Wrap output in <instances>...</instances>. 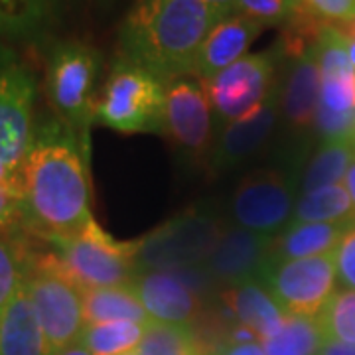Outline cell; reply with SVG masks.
Segmentation results:
<instances>
[{
	"label": "cell",
	"instance_id": "obj_1",
	"mask_svg": "<svg viewBox=\"0 0 355 355\" xmlns=\"http://www.w3.org/2000/svg\"><path fill=\"white\" fill-rule=\"evenodd\" d=\"M225 16L202 0H137L121 26L119 55L168 85L191 76L203 40Z\"/></svg>",
	"mask_w": 355,
	"mask_h": 355
},
{
	"label": "cell",
	"instance_id": "obj_2",
	"mask_svg": "<svg viewBox=\"0 0 355 355\" xmlns=\"http://www.w3.org/2000/svg\"><path fill=\"white\" fill-rule=\"evenodd\" d=\"M20 174L26 223L36 235L69 237L93 219L85 156L71 137L34 140Z\"/></svg>",
	"mask_w": 355,
	"mask_h": 355
},
{
	"label": "cell",
	"instance_id": "obj_3",
	"mask_svg": "<svg viewBox=\"0 0 355 355\" xmlns=\"http://www.w3.org/2000/svg\"><path fill=\"white\" fill-rule=\"evenodd\" d=\"M164 105V81L119 55L97 101L95 121L123 135H162L166 132Z\"/></svg>",
	"mask_w": 355,
	"mask_h": 355
},
{
	"label": "cell",
	"instance_id": "obj_4",
	"mask_svg": "<svg viewBox=\"0 0 355 355\" xmlns=\"http://www.w3.org/2000/svg\"><path fill=\"white\" fill-rule=\"evenodd\" d=\"M67 277L87 288L128 286L137 279L142 241H119L107 235L95 219L69 237L51 239Z\"/></svg>",
	"mask_w": 355,
	"mask_h": 355
},
{
	"label": "cell",
	"instance_id": "obj_5",
	"mask_svg": "<svg viewBox=\"0 0 355 355\" xmlns=\"http://www.w3.org/2000/svg\"><path fill=\"white\" fill-rule=\"evenodd\" d=\"M42 331L55 355L76 343L85 328L83 288L67 277L55 253L32 257L24 282Z\"/></svg>",
	"mask_w": 355,
	"mask_h": 355
},
{
	"label": "cell",
	"instance_id": "obj_6",
	"mask_svg": "<svg viewBox=\"0 0 355 355\" xmlns=\"http://www.w3.org/2000/svg\"><path fill=\"white\" fill-rule=\"evenodd\" d=\"M101 55L83 42H62L50 55L46 91L53 111L71 128L87 130L97 114Z\"/></svg>",
	"mask_w": 355,
	"mask_h": 355
},
{
	"label": "cell",
	"instance_id": "obj_7",
	"mask_svg": "<svg viewBox=\"0 0 355 355\" xmlns=\"http://www.w3.org/2000/svg\"><path fill=\"white\" fill-rule=\"evenodd\" d=\"M277 77L279 50L272 46L266 51L243 55L239 62L203 83V87L217 121L229 125L257 113L277 87Z\"/></svg>",
	"mask_w": 355,
	"mask_h": 355
},
{
	"label": "cell",
	"instance_id": "obj_8",
	"mask_svg": "<svg viewBox=\"0 0 355 355\" xmlns=\"http://www.w3.org/2000/svg\"><path fill=\"white\" fill-rule=\"evenodd\" d=\"M261 282L286 314L318 318L336 292L338 270L334 253L292 261H270Z\"/></svg>",
	"mask_w": 355,
	"mask_h": 355
},
{
	"label": "cell",
	"instance_id": "obj_9",
	"mask_svg": "<svg viewBox=\"0 0 355 355\" xmlns=\"http://www.w3.org/2000/svg\"><path fill=\"white\" fill-rule=\"evenodd\" d=\"M223 229L216 217L203 211L176 217L140 239L139 265L148 270H166L205 263Z\"/></svg>",
	"mask_w": 355,
	"mask_h": 355
},
{
	"label": "cell",
	"instance_id": "obj_10",
	"mask_svg": "<svg viewBox=\"0 0 355 355\" xmlns=\"http://www.w3.org/2000/svg\"><path fill=\"white\" fill-rule=\"evenodd\" d=\"M294 186L279 170H254L239 182L231 200L235 225L261 235H279L291 225Z\"/></svg>",
	"mask_w": 355,
	"mask_h": 355
},
{
	"label": "cell",
	"instance_id": "obj_11",
	"mask_svg": "<svg viewBox=\"0 0 355 355\" xmlns=\"http://www.w3.org/2000/svg\"><path fill=\"white\" fill-rule=\"evenodd\" d=\"M36 81L22 65H8L0 73V160L14 172H20L34 144Z\"/></svg>",
	"mask_w": 355,
	"mask_h": 355
},
{
	"label": "cell",
	"instance_id": "obj_12",
	"mask_svg": "<svg viewBox=\"0 0 355 355\" xmlns=\"http://www.w3.org/2000/svg\"><path fill=\"white\" fill-rule=\"evenodd\" d=\"M166 132L191 153H203L211 142V103L196 77H180L166 85Z\"/></svg>",
	"mask_w": 355,
	"mask_h": 355
},
{
	"label": "cell",
	"instance_id": "obj_13",
	"mask_svg": "<svg viewBox=\"0 0 355 355\" xmlns=\"http://www.w3.org/2000/svg\"><path fill=\"white\" fill-rule=\"evenodd\" d=\"M270 235H261L239 225L225 227L205 261L207 272L219 282L235 286L247 280H261L272 253Z\"/></svg>",
	"mask_w": 355,
	"mask_h": 355
},
{
	"label": "cell",
	"instance_id": "obj_14",
	"mask_svg": "<svg viewBox=\"0 0 355 355\" xmlns=\"http://www.w3.org/2000/svg\"><path fill=\"white\" fill-rule=\"evenodd\" d=\"M280 119L279 89H272L268 99L263 107L251 116L229 123L217 137L214 154H211V166L217 172L231 170L235 166L251 160L254 154H259L270 140L277 123Z\"/></svg>",
	"mask_w": 355,
	"mask_h": 355
},
{
	"label": "cell",
	"instance_id": "obj_15",
	"mask_svg": "<svg viewBox=\"0 0 355 355\" xmlns=\"http://www.w3.org/2000/svg\"><path fill=\"white\" fill-rule=\"evenodd\" d=\"M130 286L150 322L188 326L200 310L198 294L174 270H142Z\"/></svg>",
	"mask_w": 355,
	"mask_h": 355
},
{
	"label": "cell",
	"instance_id": "obj_16",
	"mask_svg": "<svg viewBox=\"0 0 355 355\" xmlns=\"http://www.w3.org/2000/svg\"><path fill=\"white\" fill-rule=\"evenodd\" d=\"M263 28L265 26L257 20L239 12H231L221 18L203 40L191 77H196L200 83H207L219 71L239 62L243 55H247V50L259 38Z\"/></svg>",
	"mask_w": 355,
	"mask_h": 355
},
{
	"label": "cell",
	"instance_id": "obj_17",
	"mask_svg": "<svg viewBox=\"0 0 355 355\" xmlns=\"http://www.w3.org/2000/svg\"><path fill=\"white\" fill-rule=\"evenodd\" d=\"M0 355H53L24 288L0 312Z\"/></svg>",
	"mask_w": 355,
	"mask_h": 355
},
{
	"label": "cell",
	"instance_id": "obj_18",
	"mask_svg": "<svg viewBox=\"0 0 355 355\" xmlns=\"http://www.w3.org/2000/svg\"><path fill=\"white\" fill-rule=\"evenodd\" d=\"M225 300L233 310V316L241 326H247L259 336V342L272 336L286 318L275 296L261 280H247L231 286Z\"/></svg>",
	"mask_w": 355,
	"mask_h": 355
},
{
	"label": "cell",
	"instance_id": "obj_19",
	"mask_svg": "<svg viewBox=\"0 0 355 355\" xmlns=\"http://www.w3.org/2000/svg\"><path fill=\"white\" fill-rule=\"evenodd\" d=\"M355 219V217H354ZM354 219L336 223H292L272 239V261L308 259L334 253Z\"/></svg>",
	"mask_w": 355,
	"mask_h": 355
},
{
	"label": "cell",
	"instance_id": "obj_20",
	"mask_svg": "<svg viewBox=\"0 0 355 355\" xmlns=\"http://www.w3.org/2000/svg\"><path fill=\"white\" fill-rule=\"evenodd\" d=\"M83 318H85V326L105 324V322H135L140 326H146L150 322L144 306L130 284L83 291Z\"/></svg>",
	"mask_w": 355,
	"mask_h": 355
},
{
	"label": "cell",
	"instance_id": "obj_21",
	"mask_svg": "<svg viewBox=\"0 0 355 355\" xmlns=\"http://www.w3.org/2000/svg\"><path fill=\"white\" fill-rule=\"evenodd\" d=\"M355 158V135L343 139H328L318 148L306 168L300 191L320 190L331 184H342L345 172Z\"/></svg>",
	"mask_w": 355,
	"mask_h": 355
},
{
	"label": "cell",
	"instance_id": "obj_22",
	"mask_svg": "<svg viewBox=\"0 0 355 355\" xmlns=\"http://www.w3.org/2000/svg\"><path fill=\"white\" fill-rule=\"evenodd\" d=\"M324 343L326 336L318 318L286 314L279 330L261 340V347L265 355H318Z\"/></svg>",
	"mask_w": 355,
	"mask_h": 355
},
{
	"label": "cell",
	"instance_id": "obj_23",
	"mask_svg": "<svg viewBox=\"0 0 355 355\" xmlns=\"http://www.w3.org/2000/svg\"><path fill=\"white\" fill-rule=\"evenodd\" d=\"M354 217V203L342 182L302 193L294 205L291 225L292 223H336Z\"/></svg>",
	"mask_w": 355,
	"mask_h": 355
},
{
	"label": "cell",
	"instance_id": "obj_24",
	"mask_svg": "<svg viewBox=\"0 0 355 355\" xmlns=\"http://www.w3.org/2000/svg\"><path fill=\"white\" fill-rule=\"evenodd\" d=\"M142 334L144 326L135 322L87 324L77 342L93 355H123L137 349Z\"/></svg>",
	"mask_w": 355,
	"mask_h": 355
},
{
	"label": "cell",
	"instance_id": "obj_25",
	"mask_svg": "<svg viewBox=\"0 0 355 355\" xmlns=\"http://www.w3.org/2000/svg\"><path fill=\"white\" fill-rule=\"evenodd\" d=\"M139 355H203L196 334L188 326L148 322L137 345Z\"/></svg>",
	"mask_w": 355,
	"mask_h": 355
},
{
	"label": "cell",
	"instance_id": "obj_26",
	"mask_svg": "<svg viewBox=\"0 0 355 355\" xmlns=\"http://www.w3.org/2000/svg\"><path fill=\"white\" fill-rule=\"evenodd\" d=\"M51 0H0V32L10 38L38 34L50 16Z\"/></svg>",
	"mask_w": 355,
	"mask_h": 355
},
{
	"label": "cell",
	"instance_id": "obj_27",
	"mask_svg": "<svg viewBox=\"0 0 355 355\" xmlns=\"http://www.w3.org/2000/svg\"><path fill=\"white\" fill-rule=\"evenodd\" d=\"M32 257L20 239L0 235V312L24 288Z\"/></svg>",
	"mask_w": 355,
	"mask_h": 355
},
{
	"label": "cell",
	"instance_id": "obj_28",
	"mask_svg": "<svg viewBox=\"0 0 355 355\" xmlns=\"http://www.w3.org/2000/svg\"><path fill=\"white\" fill-rule=\"evenodd\" d=\"M318 322L328 342L355 343V291L334 292L318 314Z\"/></svg>",
	"mask_w": 355,
	"mask_h": 355
},
{
	"label": "cell",
	"instance_id": "obj_29",
	"mask_svg": "<svg viewBox=\"0 0 355 355\" xmlns=\"http://www.w3.org/2000/svg\"><path fill=\"white\" fill-rule=\"evenodd\" d=\"M235 12L263 26H286L310 10L306 8V0H235Z\"/></svg>",
	"mask_w": 355,
	"mask_h": 355
},
{
	"label": "cell",
	"instance_id": "obj_30",
	"mask_svg": "<svg viewBox=\"0 0 355 355\" xmlns=\"http://www.w3.org/2000/svg\"><path fill=\"white\" fill-rule=\"evenodd\" d=\"M20 223H26L24 188L0 186V235H8Z\"/></svg>",
	"mask_w": 355,
	"mask_h": 355
},
{
	"label": "cell",
	"instance_id": "obj_31",
	"mask_svg": "<svg viewBox=\"0 0 355 355\" xmlns=\"http://www.w3.org/2000/svg\"><path fill=\"white\" fill-rule=\"evenodd\" d=\"M306 8L326 24L345 26L355 20V0H306Z\"/></svg>",
	"mask_w": 355,
	"mask_h": 355
},
{
	"label": "cell",
	"instance_id": "obj_32",
	"mask_svg": "<svg viewBox=\"0 0 355 355\" xmlns=\"http://www.w3.org/2000/svg\"><path fill=\"white\" fill-rule=\"evenodd\" d=\"M334 261H336L338 279L347 288L355 291V219L343 233L338 247L334 249Z\"/></svg>",
	"mask_w": 355,
	"mask_h": 355
},
{
	"label": "cell",
	"instance_id": "obj_33",
	"mask_svg": "<svg viewBox=\"0 0 355 355\" xmlns=\"http://www.w3.org/2000/svg\"><path fill=\"white\" fill-rule=\"evenodd\" d=\"M211 355H265L261 342H245V343H231L219 347Z\"/></svg>",
	"mask_w": 355,
	"mask_h": 355
},
{
	"label": "cell",
	"instance_id": "obj_34",
	"mask_svg": "<svg viewBox=\"0 0 355 355\" xmlns=\"http://www.w3.org/2000/svg\"><path fill=\"white\" fill-rule=\"evenodd\" d=\"M318 355H355V343L328 342L326 340Z\"/></svg>",
	"mask_w": 355,
	"mask_h": 355
},
{
	"label": "cell",
	"instance_id": "obj_35",
	"mask_svg": "<svg viewBox=\"0 0 355 355\" xmlns=\"http://www.w3.org/2000/svg\"><path fill=\"white\" fill-rule=\"evenodd\" d=\"M0 186H18V188H24L22 174L10 170L2 160H0Z\"/></svg>",
	"mask_w": 355,
	"mask_h": 355
},
{
	"label": "cell",
	"instance_id": "obj_36",
	"mask_svg": "<svg viewBox=\"0 0 355 355\" xmlns=\"http://www.w3.org/2000/svg\"><path fill=\"white\" fill-rule=\"evenodd\" d=\"M343 186H345V190H347L349 198H352V203H354V211H355V158H354V162H352V166H349V170L345 172Z\"/></svg>",
	"mask_w": 355,
	"mask_h": 355
},
{
	"label": "cell",
	"instance_id": "obj_37",
	"mask_svg": "<svg viewBox=\"0 0 355 355\" xmlns=\"http://www.w3.org/2000/svg\"><path fill=\"white\" fill-rule=\"evenodd\" d=\"M202 2L209 4V6H214V8H217L219 12H223V14L235 12V0H202Z\"/></svg>",
	"mask_w": 355,
	"mask_h": 355
},
{
	"label": "cell",
	"instance_id": "obj_38",
	"mask_svg": "<svg viewBox=\"0 0 355 355\" xmlns=\"http://www.w3.org/2000/svg\"><path fill=\"white\" fill-rule=\"evenodd\" d=\"M55 355H93L89 349H85L83 345L79 342L71 343V345H67V347H64L62 352H58Z\"/></svg>",
	"mask_w": 355,
	"mask_h": 355
},
{
	"label": "cell",
	"instance_id": "obj_39",
	"mask_svg": "<svg viewBox=\"0 0 355 355\" xmlns=\"http://www.w3.org/2000/svg\"><path fill=\"white\" fill-rule=\"evenodd\" d=\"M345 34V40H347V53H349V62L354 65L355 69V36L354 34H347V32H343Z\"/></svg>",
	"mask_w": 355,
	"mask_h": 355
},
{
	"label": "cell",
	"instance_id": "obj_40",
	"mask_svg": "<svg viewBox=\"0 0 355 355\" xmlns=\"http://www.w3.org/2000/svg\"><path fill=\"white\" fill-rule=\"evenodd\" d=\"M8 65H12V58H10V53H8V51L0 46V73H2Z\"/></svg>",
	"mask_w": 355,
	"mask_h": 355
},
{
	"label": "cell",
	"instance_id": "obj_41",
	"mask_svg": "<svg viewBox=\"0 0 355 355\" xmlns=\"http://www.w3.org/2000/svg\"><path fill=\"white\" fill-rule=\"evenodd\" d=\"M340 28H342L343 32H347V34H354V36H355V20H354V22H349V24L340 26Z\"/></svg>",
	"mask_w": 355,
	"mask_h": 355
},
{
	"label": "cell",
	"instance_id": "obj_42",
	"mask_svg": "<svg viewBox=\"0 0 355 355\" xmlns=\"http://www.w3.org/2000/svg\"><path fill=\"white\" fill-rule=\"evenodd\" d=\"M123 355H139V352H137V349H132V352H128V354H123Z\"/></svg>",
	"mask_w": 355,
	"mask_h": 355
}]
</instances>
